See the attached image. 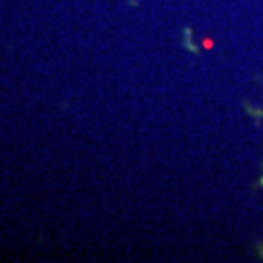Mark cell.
<instances>
[{
	"instance_id": "cell-1",
	"label": "cell",
	"mask_w": 263,
	"mask_h": 263,
	"mask_svg": "<svg viewBox=\"0 0 263 263\" xmlns=\"http://www.w3.org/2000/svg\"><path fill=\"white\" fill-rule=\"evenodd\" d=\"M259 254H261V257H263V244L259 246Z\"/></svg>"
}]
</instances>
